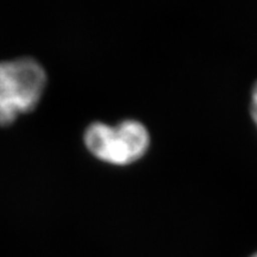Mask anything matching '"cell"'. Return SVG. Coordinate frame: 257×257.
Returning <instances> with one entry per match:
<instances>
[{
    "label": "cell",
    "instance_id": "cell-3",
    "mask_svg": "<svg viewBox=\"0 0 257 257\" xmlns=\"http://www.w3.org/2000/svg\"><path fill=\"white\" fill-rule=\"evenodd\" d=\"M250 112H251V117L255 121L257 126V82L253 86L251 92V102H250Z\"/></svg>",
    "mask_w": 257,
    "mask_h": 257
},
{
    "label": "cell",
    "instance_id": "cell-2",
    "mask_svg": "<svg viewBox=\"0 0 257 257\" xmlns=\"http://www.w3.org/2000/svg\"><path fill=\"white\" fill-rule=\"evenodd\" d=\"M85 146L102 162L126 166L144 156L149 149L150 136L147 127L134 119L114 126L96 121L86 128Z\"/></svg>",
    "mask_w": 257,
    "mask_h": 257
},
{
    "label": "cell",
    "instance_id": "cell-1",
    "mask_svg": "<svg viewBox=\"0 0 257 257\" xmlns=\"http://www.w3.org/2000/svg\"><path fill=\"white\" fill-rule=\"evenodd\" d=\"M47 86V74L30 57L0 62V125H11L40 102Z\"/></svg>",
    "mask_w": 257,
    "mask_h": 257
},
{
    "label": "cell",
    "instance_id": "cell-4",
    "mask_svg": "<svg viewBox=\"0 0 257 257\" xmlns=\"http://www.w3.org/2000/svg\"><path fill=\"white\" fill-rule=\"evenodd\" d=\"M252 257H257V253H255V255H253Z\"/></svg>",
    "mask_w": 257,
    "mask_h": 257
}]
</instances>
